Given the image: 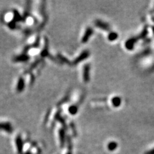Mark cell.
Returning <instances> with one entry per match:
<instances>
[{"label":"cell","mask_w":154,"mask_h":154,"mask_svg":"<svg viewBox=\"0 0 154 154\" xmlns=\"http://www.w3.org/2000/svg\"><path fill=\"white\" fill-rule=\"evenodd\" d=\"M19 19L20 15L19 12L15 10L5 12L1 18L3 23L7 25V26L10 29L16 28L17 22L19 21Z\"/></svg>","instance_id":"cell-1"},{"label":"cell","mask_w":154,"mask_h":154,"mask_svg":"<svg viewBox=\"0 0 154 154\" xmlns=\"http://www.w3.org/2000/svg\"><path fill=\"white\" fill-rule=\"evenodd\" d=\"M0 130L10 133L12 131V127L11 123L7 121H1L0 122Z\"/></svg>","instance_id":"cell-2"},{"label":"cell","mask_w":154,"mask_h":154,"mask_svg":"<svg viewBox=\"0 0 154 154\" xmlns=\"http://www.w3.org/2000/svg\"><path fill=\"white\" fill-rule=\"evenodd\" d=\"M117 147H118V145H117V144L115 142H111V143H110L109 144H108V147H108L109 150L113 151L117 148Z\"/></svg>","instance_id":"cell-3"},{"label":"cell","mask_w":154,"mask_h":154,"mask_svg":"<svg viewBox=\"0 0 154 154\" xmlns=\"http://www.w3.org/2000/svg\"><path fill=\"white\" fill-rule=\"evenodd\" d=\"M145 154H154V149L150 151H148V152H147Z\"/></svg>","instance_id":"cell-4"},{"label":"cell","mask_w":154,"mask_h":154,"mask_svg":"<svg viewBox=\"0 0 154 154\" xmlns=\"http://www.w3.org/2000/svg\"><path fill=\"white\" fill-rule=\"evenodd\" d=\"M67 154H71V153H70V152H69V153H67Z\"/></svg>","instance_id":"cell-5"}]
</instances>
